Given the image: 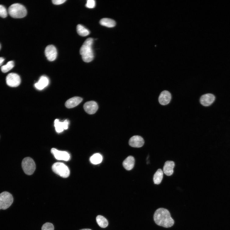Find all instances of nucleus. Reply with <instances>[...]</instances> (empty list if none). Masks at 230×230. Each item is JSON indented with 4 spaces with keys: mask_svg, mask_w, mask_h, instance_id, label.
<instances>
[{
    "mask_svg": "<svg viewBox=\"0 0 230 230\" xmlns=\"http://www.w3.org/2000/svg\"><path fill=\"white\" fill-rule=\"evenodd\" d=\"M154 218L156 225L164 228L172 227L174 224V220L169 212L165 208H161L157 209L154 214Z\"/></svg>",
    "mask_w": 230,
    "mask_h": 230,
    "instance_id": "nucleus-1",
    "label": "nucleus"
},
{
    "mask_svg": "<svg viewBox=\"0 0 230 230\" xmlns=\"http://www.w3.org/2000/svg\"><path fill=\"white\" fill-rule=\"evenodd\" d=\"M93 43V38H88L84 41L80 48V54L85 62H89L94 60V54L92 48Z\"/></svg>",
    "mask_w": 230,
    "mask_h": 230,
    "instance_id": "nucleus-2",
    "label": "nucleus"
},
{
    "mask_svg": "<svg viewBox=\"0 0 230 230\" xmlns=\"http://www.w3.org/2000/svg\"><path fill=\"white\" fill-rule=\"evenodd\" d=\"M9 14L11 17L15 18L25 17L27 14V11L24 6L19 3L11 5L9 9Z\"/></svg>",
    "mask_w": 230,
    "mask_h": 230,
    "instance_id": "nucleus-3",
    "label": "nucleus"
},
{
    "mask_svg": "<svg viewBox=\"0 0 230 230\" xmlns=\"http://www.w3.org/2000/svg\"><path fill=\"white\" fill-rule=\"evenodd\" d=\"M53 172L64 178H66L70 175V170L68 167L63 163L57 162L52 167Z\"/></svg>",
    "mask_w": 230,
    "mask_h": 230,
    "instance_id": "nucleus-4",
    "label": "nucleus"
},
{
    "mask_svg": "<svg viewBox=\"0 0 230 230\" xmlns=\"http://www.w3.org/2000/svg\"><path fill=\"white\" fill-rule=\"evenodd\" d=\"M14 201L11 194L7 192L0 194V210L8 208L12 204Z\"/></svg>",
    "mask_w": 230,
    "mask_h": 230,
    "instance_id": "nucleus-5",
    "label": "nucleus"
},
{
    "mask_svg": "<svg viewBox=\"0 0 230 230\" xmlns=\"http://www.w3.org/2000/svg\"><path fill=\"white\" fill-rule=\"evenodd\" d=\"M22 166L24 173L28 175L33 174L36 169L35 162L30 157H26L22 161Z\"/></svg>",
    "mask_w": 230,
    "mask_h": 230,
    "instance_id": "nucleus-6",
    "label": "nucleus"
},
{
    "mask_svg": "<svg viewBox=\"0 0 230 230\" xmlns=\"http://www.w3.org/2000/svg\"><path fill=\"white\" fill-rule=\"evenodd\" d=\"M6 84L9 86L15 87H18L20 84L21 79L20 76L15 73L9 74L6 78Z\"/></svg>",
    "mask_w": 230,
    "mask_h": 230,
    "instance_id": "nucleus-7",
    "label": "nucleus"
},
{
    "mask_svg": "<svg viewBox=\"0 0 230 230\" xmlns=\"http://www.w3.org/2000/svg\"><path fill=\"white\" fill-rule=\"evenodd\" d=\"M45 54L49 61H54L57 55V50L55 46L52 45H48L45 49Z\"/></svg>",
    "mask_w": 230,
    "mask_h": 230,
    "instance_id": "nucleus-8",
    "label": "nucleus"
},
{
    "mask_svg": "<svg viewBox=\"0 0 230 230\" xmlns=\"http://www.w3.org/2000/svg\"><path fill=\"white\" fill-rule=\"evenodd\" d=\"M51 152L57 160L67 161L70 159V154L65 151L59 150L53 148L51 149Z\"/></svg>",
    "mask_w": 230,
    "mask_h": 230,
    "instance_id": "nucleus-9",
    "label": "nucleus"
},
{
    "mask_svg": "<svg viewBox=\"0 0 230 230\" xmlns=\"http://www.w3.org/2000/svg\"><path fill=\"white\" fill-rule=\"evenodd\" d=\"M97 103L94 101H91L85 103L84 104V110L89 114L93 115L95 113L98 109Z\"/></svg>",
    "mask_w": 230,
    "mask_h": 230,
    "instance_id": "nucleus-10",
    "label": "nucleus"
},
{
    "mask_svg": "<svg viewBox=\"0 0 230 230\" xmlns=\"http://www.w3.org/2000/svg\"><path fill=\"white\" fill-rule=\"evenodd\" d=\"M144 142L143 138L139 136H135L131 137L129 141V145L132 147L140 148L142 147Z\"/></svg>",
    "mask_w": 230,
    "mask_h": 230,
    "instance_id": "nucleus-11",
    "label": "nucleus"
},
{
    "mask_svg": "<svg viewBox=\"0 0 230 230\" xmlns=\"http://www.w3.org/2000/svg\"><path fill=\"white\" fill-rule=\"evenodd\" d=\"M215 96L212 94H207L202 95L200 98V101L203 106L208 107L211 105L215 100Z\"/></svg>",
    "mask_w": 230,
    "mask_h": 230,
    "instance_id": "nucleus-12",
    "label": "nucleus"
},
{
    "mask_svg": "<svg viewBox=\"0 0 230 230\" xmlns=\"http://www.w3.org/2000/svg\"><path fill=\"white\" fill-rule=\"evenodd\" d=\"M172 100V95L167 90H164L161 92L159 97L160 103L162 105L168 104Z\"/></svg>",
    "mask_w": 230,
    "mask_h": 230,
    "instance_id": "nucleus-13",
    "label": "nucleus"
},
{
    "mask_svg": "<svg viewBox=\"0 0 230 230\" xmlns=\"http://www.w3.org/2000/svg\"><path fill=\"white\" fill-rule=\"evenodd\" d=\"M69 122L67 120H65L63 122H60L58 119H56L55 121V126L56 132L60 133L63 132L64 130L67 129Z\"/></svg>",
    "mask_w": 230,
    "mask_h": 230,
    "instance_id": "nucleus-14",
    "label": "nucleus"
},
{
    "mask_svg": "<svg viewBox=\"0 0 230 230\" xmlns=\"http://www.w3.org/2000/svg\"><path fill=\"white\" fill-rule=\"evenodd\" d=\"M82 101V98L80 97H74L70 98L65 102V106L68 108H73L78 106Z\"/></svg>",
    "mask_w": 230,
    "mask_h": 230,
    "instance_id": "nucleus-15",
    "label": "nucleus"
},
{
    "mask_svg": "<svg viewBox=\"0 0 230 230\" xmlns=\"http://www.w3.org/2000/svg\"><path fill=\"white\" fill-rule=\"evenodd\" d=\"M175 166L174 162L168 161L166 162L163 167V172L167 176L172 175L174 173V168Z\"/></svg>",
    "mask_w": 230,
    "mask_h": 230,
    "instance_id": "nucleus-16",
    "label": "nucleus"
},
{
    "mask_svg": "<svg viewBox=\"0 0 230 230\" xmlns=\"http://www.w3.org/2000/svg\"><path fill=\"white\" fill-rule=\"evenodd\" d=\"M49 84V80L46 76H43L41 77L40 79L35 84V87L37 89L42 90L48 86Z\"/></svg>",
    "mask_w": 230,
    "mask_h": 230,
    "instance_id": "nucleus-17",
    "label": "nucleus"
},
{
    "mask_svg": "<svg viewBox=\"0 0 230 230\" xmlns=\"http://www.w3.org/2000/svg\"><path fill=\"white\" fill-rule=\"evenodd\" d=\"M135 160L134 157L131 156H129L123 161V166L127 170H130L134 168Z\"/></svg>",
    "mask_w": 230,
    "mask_h": 230,
    "instance_id": "nucleus-18",
    "label": "nucleus"
},
{
    "mask_svg": "<svg viewBox=\"0 0 230 230\" xmlns=\"http://www.w3.org/2000/svg\"><path fill=\"white\" fill-rule=\"evenodd\" d=\"M100 23L102 26L108 28H113L115 27L116 23L114 19H112L104 18L100 21Z\"/></svg>",
    "mask_w": 230,
    "mask_h": 230,
    "instance_id": "nucleus-19",
    "label": "nucleus"
},
{
    "mask_svg": "<svg viewBox=\"0 0 230 230\" xmlns=\"http://www.w3.org/2000/svg\"><path fill=\"white\" fill-rule=\"evenodd\" d=\"M163 173L162 169H159L154 174L153 180L156 185H159L161 182L163 178Z\"/></svg>",
    "mask_w": 230,
    "mask_h": 230,
    "instance_id": "nucleus-20",
    "label": "nucleus"
},
{
    "mask_svg": "<svg viewBox=\"0 0 230 230\" xmlns=\"http://www.w3.org/2000/svg\"><path fill=\"white\" fill-rule=\"evenodd\" d=\"M76 30L78 34L81 36H87L90 34L89 30L81 24L77 25Z\"/></svg>",
    "mask_w": 230,
    "mask_h": 230,
    "instance_id": "nucleus-21",
    "label": "nucleus"
},
{
    "mask_svg": "<svg viewBox=\"0 0 230 230\" xmlns=\"http://www.w3.org/2000/svg\"><path fill=\"white\" fill-rule=\"evenodd\" d=\"M96 219L98 225L101 228H105L108 226V220L103 216L98 215Z\"/></svg>",
    "mask_w": 230,
    "mask_h": 230,
    "instance_id": "nucleus-22",
    "label": "nucleus"
},
{
    "mask_svg": "<svg viewBox=\"0 0 230 230\" xmlns=\"http://www.w3.org/2000/svg\"><path fill=\"white\" fill-rule=\"evenodd\" d=\"M103 160L102 156L99 154H95L92 156L90 158V162L95 165L101 163Z\"/></svg>",
    "mask_w": 230,
    "mask_h": 230,
    "instance_id": "nucleus-23",
    "label": "nucleus"
},
{
    "mask_svg": "<svg viewBox=\"0 0 230 230\" xmlns=\"http://www.w3.org/2000/svg\"><path fill=\"white\" fill-rule=\"evenodd\" d=\"M14 66L15 63L14 61H10L2 67L1 70L4 73H7L14 68Z\"/></svg>",
    "mask_w": 230,
    "mask_h": 230,
    "instance_id": "nucleus-24",
    "label": "nucleus"
},
{
    "mask_svg": "<svg viewBox=\"0 0 230 230\" xmlns=\"http://www.w3.org/2000/svg\"><path fill=\"white\" fill-rule=\"evenodd\" d=\"M7 12L5 8L3 5H0V17L5 18L7 17Z\"/></svg>",
    "mask_w": 230,
    "mask_h": 230,
    "instance_id": "nucleus-25",
    "label": "nucleus"
},
{
    "mask_svg": "<svg viewBox=\"0 0 230 230\" xmlns=\"http://www.w3.org/2000/svg\"><path fill=\"white\" fill-rule=\"evenodd\" d=\"M54 227L53 224L49 222L46 223L42 226V230H54Z\"/></svg>",
    "mask_w": 230,
    "mask_h": 230,
    "instance_id": "nucleus-26",
    "label": "nucleus"
},
{
    "mask_svg": "<svg viewBox=\"0 0 230 230\" xmlns=\"http://www.w3.org/2000/svg\"><path fill=\"white\" fill-rule=\"evenodd\" d=\"M95 1L94 0H88L85 6L87 8L93 9L95 8Z\"/></svg>",
    "mask_w": 230,
    "mask_h": 230,
    "instance_id": "nucleus-27",
    "label": "nucleus"
},
{
    "mask_svg": "<svg viewBox=\"0 0 230 230\" xmlns=\"http://www.w3.org/2000/svg\"><path fill=\"white\" fill-rule=\"evenodd\" d=\"M66 1V0H53L52 2L55 5H60L64 3Z\"/></svg>",
    "mask_w": 230,
    "mask_h": 230,
    "instance_id": "nucleus-28",
    "label": "nucleus"
},
{
    "mask_svg": "<svg viewBox=\"0 0 230 230\" xmlns=\"http://www.w3.org/2000/svg\"><path fill=\"white\" fill-rule=\"evenodd\" d=\"M5 60V59L3 57H0V66L2 64Z\"/></svg>",
    "mask_w": 230,
    "mask_h": 230,
    "instance_id": "nucleus-29",
    "label": "nucleus"
},
{
    "mask_svg": "<svg viewBox=\"0 0 230 230\" xmlns=\"http://www.w3.org/2000/svg\"><path fill=\"white\" fill-rule=\"evenodd\" d=\"M80 230H91L90 229H82Z\"/></svg>",
    "mask_w": 230,
    "mask_h": 230,
    "instance_id": "nucleus-30",
    "label": "nucleus"
},
{
    "mask_svg": "<svg viewBox=\"0 0 230 230\" xmlns=\"http://www.w3.org/2000/svg\"><path fill=\"white\" fill-rule=\"evenodd\" d=\"M1 44H0V50H1Z\"/></svg>",
    "mask_w": 230,
    "mask_h": 230,
    "instance_id": "nucleus-31",
    "label": "nucleus"
}]
</instances>
